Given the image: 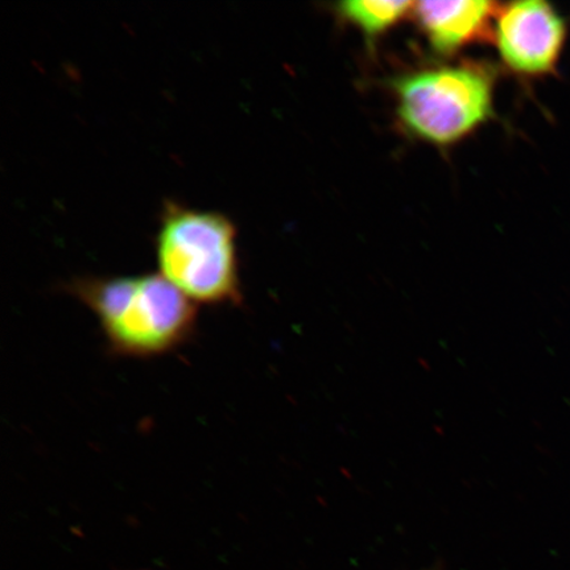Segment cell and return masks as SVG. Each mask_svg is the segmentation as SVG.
Returning a JSON list of instances; mask_svg holds the SVG:
<instances>
[{
  "mask_svg": "<svg viewBox=\"0 0 570 570\" xmlns=\"http://www.w3.org/2000/svg\"><path fill=\"white\" fill-rule=\"evenodd\" d=\"M63 289L97 317L116 356L155 358L184 346L196 332V304L159 273L73 277Z\"/></svg>",
  "mask_w": 570,
  "mask_h": 570,
  "instance_id": "1",
  "label": "cell"
},
{
  "mask_svg": "<svg viewBox=\"0 0 570 570\" xmlns=\"http://www.w3.org/2000/svg\"><path fill=\"white\" fill-rule=\"evenodd\" d=\"M237 226L223 213L166 202L155 254L159 274L191 303L242 305Z\"/></svg>",
  "mask_w": 570,
  "mask_h": 570,
  "instance_id": "2",
  "label": "cell"
},
{
  "mask_svg": "<svg viewBox=\"0 0 570 570\" xmlns=\"http://www.w3.org/2000/svg\"><path fill=\"white\" fill-rule=\"evenodd\" d=\"M494 89L493 71L481 63L412 71L394 85L397 118L413 138L453 146L493 117Z\"/></svg>",
  "mask_w": 570,
  "mask_h": 570,
  "instance_id": "3",
  "label": "cell"
},
{
  "mask_svg": "<svg viewBox=\"0 0 570 570\" xmlns=\"http://www.w3.org/2000/svg\"><path fill=\"white\" fill-rule=\"evenodd\" d=\"M567 36L566 19L544 0L499 4L491 33L504 67L525 78L556 73Z\"/></svg>",
  "mask_w": 570,
  "mask_h": 570,
  "instance_id": "4",
  "label": "cell"
},
{
  "mask_svg": "<svg viewBox=\"0 0 570 570\" xmlns=\"http://www.w3.org/2000/svg\"><path fill=\"white\" fill-rule=\"evenodd\" d=\"M499 3L489 0L415 2L412 17L433 51L452 55L493 33Z\"/></svg>",
  "mask_w": 570,
  "mask_h": 570,
  "instance_id": "5",
  "label": "cell"
},
{
  "mask_svg": "<svg viewBox=\"0 0 570 570\" xmlns=\"http://www.w3.org/2000/svg\"><path fill=\"white\" fill-rule=\"evenodd\" d=\"M415 2H374V0H351L336 6L338 16L360 30L367 39L374 40L389 32L409 16Z\"/></svg>",
  "mask_w": 570,
  "mask_h": 570,
  "instance_id": "6",
  "label": "cell"
}]
</instances>
